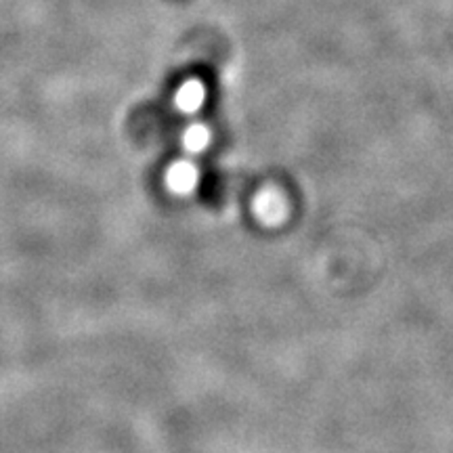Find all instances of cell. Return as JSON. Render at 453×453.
Masks as SVG:
<instances>
[{"mask_svg":"<svg viewBox=\"0 0 453 453\" xmlns=\"http://www.w3.org/2000/svg\"><path fill=\"white\" fill-rule=\"evenodd\" d=\"M254 212L265 225H280L288 217V202L277 189H263L254 202Z\"/></svg>","mask_w":453,"mask_h":453,"instance_id":"1","label":"cell"},{"mask_svg":"<svg viewBox=\"0 0 453 453\" xmlns=\"http://www.w3.org/2000/svg\"><path fill=\"white\" fill-rule=\"evenodd\" d=\"M166 183L174 194H189L197 185V170L189 162H177L168 170Z\"/></svg>","mask_w":453,"mask_h":453,"instance_id":"2","label":"cell"},{"mask_svg":"<svg viewBox=\"0 0 453 453\" xmlns=\"http://www.w3.org/2000/svg\"><path fill=\"white\" fill-rule=\"evenodd\" d=\"M174 101H177V107L180 111L194 113L200 110L203 101H206V88H203V84L200 81H189L177 90Z\"/></svg>","mask_w":453,"mask_h":453,"instance_id":"3","label":"cell"},{"mask_svg":"<svg viewBox=\"0 0 453 453\" xmlns=\"http://www.w3.org/2000/svg\"><path fill=\"white\" fill-rule=\"evenodd\" d=\"M208 141H211V133H208V128L202 127V124H194V127L185 133L183 145H185V150L197 154V151H202L203 147L208 145Z\"/></svg>","mask_w":453,"mask_h":453,"instance_id":"4","label":"cell"}]
</instances>
